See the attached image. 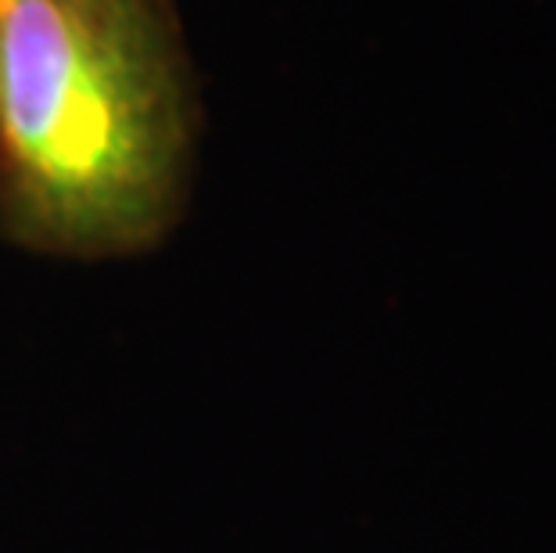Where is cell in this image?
Listing matches in <instances>:
<instances>
[{"instance_id": "1", "label": "cell", "mask_w": 556, "mask_h": 553, "mask_svg": "<svg viewBox=\"0 0 556 553\" xmlns=\"http://www.w3.org/2000/svg\"><path fill=\"white\" fill-rule=\"evenodd\" d=\"M201 101L176 0H0V238L62 263L162 249Z\"/></svg>"}]
</instances>
